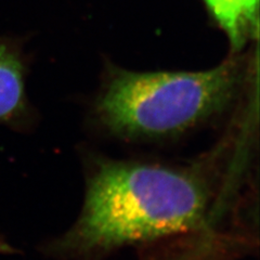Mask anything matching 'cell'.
<instances>
[{
  "label": "cell",
  "mask_w": 260,
  "mask_h": 260,
  "mask_svg": "<svg viewBox=\"0 0 260 260\" xmlns=\"http://www.w3.org/2000/svg\"><path fill=\"white\" fill-rule=\"evenodd\" d=\"M26 67L18 46L0 37V124L21 125L30 117Z\"/></svg>",
  "instance_id": "3957f363"
},
{
  "label": "cell",
  "mask_w": 260,
  "mask_h": 260,
  "mask_svg": "<svg viewBox=\"0 0 260 260\" xmlns=\"http://www.w3.org/2000/svg\"><path fill=\"white\" fill-rule=\"evenodd\" d=\"M207 9L230 40L232 53L257 38L259 0H204Z\"/></svg>",
  "instance_id": "277c9868"
},
{
  "label": "cell",
  "mask_w": 260,
  "mask_h": 260,
  "mask_svg": "<svg viewBox=\"0 0 260 260\" xmlns=\"http://www.w3.org/2000/svg\"><path fill=\"white\" fill-rule=\"evenodd\" d=\"M250 65L240 52L201 72H133L109 64L89 120L121 142L180 139L234 109L250 80Z\"/></svg>",
  "instance_id": "7a4b0ae2"
},
{
  "label": "cell",
  "mask_w": 260,
  "mask_h": 260,
  "mask_svg": "<svg viewBox=\"0 0 260 260\" xmlns=\"http://www.w3.org/2000/svg\"><path fill=\"white\" fill-rule=\"evenodd\" d=\"M85 197L69 229L45 251L68 260H102L120 249L201 229L214 203L206 162L174 165L90 154Z\"/></svg>",
  "instance_id": "6da1fadb"
},
{
  "label": "cell",
  "mask_w": 260,
  "mask_h": 260,
  "mask_svg": "<svg viewBox=\"0 0 260 260\" xmlns=\"http://www.w3.org/2000/svg\"><path fill=\"white\" fill-rule=\"evenodd\" d=\"M12 248L7 242L0 240V253H11Z\"/></svg>",
  "instance_id": "5b68a950"
}]
</instances>
